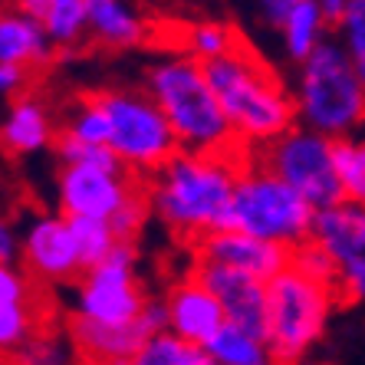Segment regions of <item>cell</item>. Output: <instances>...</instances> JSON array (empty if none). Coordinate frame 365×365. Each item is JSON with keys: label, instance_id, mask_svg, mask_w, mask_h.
Wrapping results in <instances>:
<instances>
[{"label": "cell", "instance_id": "cell-11", "mask_svg": "<svg viewBox=\"0 0 365 365\" xmlns=\"http://www.w3.org/2000/svg\"><path fill=\"white\" fill-rule=\"evenodd\" d=\"M168 329V313L165 299H152L138 319L122 326L86 323V319H69V339L76 346L83 365H128L138 356L145 342Z\"/></svg>", "mask_w": 365, "mask_h": 365}, {"label": "cell", "instance_id": "cell-32", "mask_svg": "<svg viewBox=\"0 0 365 365\" xmlns=\"http://www.w3.org/2000/svg\"><path fill=\"white\" fill-rule=\"evenodd\" d=\"M148 217H152V204H148V195H145V185H142L135 195L119 207V214L109 221V227L115 230V237H119L122 244H135V237L145 230Z\"/></svg>", "mask_w": 365, "mask_h": 365}, {"label": "cell", "instance_id": "cell-25", "mask_svg": "<svg viewBox=\"0 0 365 365\" xmlns=\"http://www.w3.org/2000/svg\"><path fill=\"white\" fill-rule=\"evenodd\" d=\"M63 132L86 145H109V115L102 109L99 93L93 96H79L66 112Z\"/></svg>", "mask_w": 365, "mask_h": 365}, {"label": "cell", "instance_id": "cell-37", "mask_svg": "<svg viewBox=\"0 0 365 365\" xmlns=\"http://www.w3.org/2000/svg\"><path fill=\"white\" fill-rule=\"evenodd\" d=\"M20 257V237L17 230H14V224L0 214V264H14Z\"/></svg>", "mask_w": 365, "mask_h": 365}, {"label": "cell", "instance_id": "cell-14", "mask_svg": "<svg viewBox=\"0 0 365 365\" xmlns=\"http://www.w3.org/2000/svg\"><path fill=\"white\" fill-rule=\"evenodd\" d=\"M191 277L201 280L217 297L227 323L267 339V283L264 280H254V277L221 264H207V260H195Z\"/></svg>", "mask_w": 365, "mask_h": 365}, {"label": "cell", "instance_id": "cell-19", "mask_svg": "<svg viewBox=\"0 0 365 365\" xmlns=\"http://www.w3.org/2000/svg\"><path fill=\"white\" fill-rule=\"evenodd\" d=\"M50 142H56L50 109L36 96H24L7 109L0 122V145L7 155H34L43 152Z\"/></svg>", "mask_w": 365, "mask_h": 365}, {"label": "cell", "instance_id": "cell-5", "mask_svg": "<svg viewBox=\"0 0 365 365\" xmlns=\"http://www.w3.org/2000/svg\"><path fill=\"white\" fill-rule=\"evenodd\" d=\"M339 297L289 264L267 283V346L277 362L299 365L326 336Z\"/></svg>", "mask_w": 365, "mask_h": 365}, {"label": "cell", "instance_id": "cell-22", "mask_svg": "<svg viewBox=\"0 0 365 365\" xmlns=\"http://www.w3.org/2000/svg\"><path fill=\"white\" fill-rule=\"evenodd\" d=\"M211 365H270V346L254 332L240 329L234 323H224V329L204 346Z\"/></svg>", "mask_w": 365, "mask_h": 365}, {"label": "cell", "instance_id": "cell-33", "mask_svg": "<svg viewBox=\"0 0 365 365\" xmlns=\"http://www.w3.org/2000/svg\"><path fill=\"white\" fill-rule=\"evenodd\" d=\"M289 264L297 267V270H303L306 277H313V280L326 283V287H332V283H336V267H332L329 254H326V250L316 244L313 237L293 250V260H289Z\"/></svg>", "mask_w": 365, "mask_h": 365}, {"label": "cell", "instance_id": "cell-12", "mask_svg": "<svg viewBox=\"0 0 365 365\" xmlns=\"http://www.w3.org/2000/svg\"><path fill=\"white\" fill-rule=\"evenodd\" d=\"M138 181L122 171H99V168H60L56 178V201L63 217H96L112 221L119 207L138 191Z\"/></svg>", "mask_w": 365, "mask_h": 365}, {"label": "cell", "instance_id": "cell-24", "mask_svg": "<svg viewBox=\"0 0 365 365\" xmlns=\"http://www.w3.org/2000/svg\"><path fill=\"white\" fill-rule=\"evenodd\" d=\"M128 365H211V359L201 346H191V342L178 339L175 332L165 329L145 342Z\"/></svg>", "mask_w": 365, "mask_h": 365}, {"label": "cell", "instance_id": "cell-4", "mask_svg": "<svg viewBox=\"0 0 365 365\" xmlns=\"http://www.w3.org/2000/svg\"><path fill=\"white\" fill-rule=\"evenodd\" d=\"M297 125L342 142L365 132V86L352 69L339 40H326L293 79Z\"/></svg>", "mask_w": 365, "mask_h": 365}, {"label": "cell", "instance_id": "cell-2", "mask_svg": "<svg viewBox=\"0 0 365 365\" xmlns=\"http://www.w3.org/2000/svg\"><path fill=\"white\" fill-rule=\"evenodd\" d=\"M204 73L237 142L267 148L289 128H297L293 93L247 43L224 60L204 66Z\"/></svg>", "mask_w": 365, "mask_h": 365}, {"label": "cell", "instance_id": "cell-20", "mask_svg": "<svg viewBox=\"0 0 365 365\" xmlns=\"http://www.w3.org/2000/svg\"><path fill=\"white\" fill-rule=\"evenodd\" d=\"M326 30H329V20H326L323 7H319L316 0H299L297 7L287 14V20L280 24L283 53L299 66V63H306L329 40Z\"/></svg>", "mask_w": 365, "mask_h": 365}, {"label": "cell", "instance_id": "cell-39", "mask_svg": "<svg viewBox=\"0 0 365 365\" xmlns=\"http://www.w3.org/2000/svg\"><path fill=\"white\" fill-rule=\"evenodd\" d=\"M270 365H287V362H277V359H273V362H270Z\"/></svg>", "mask_w": 365, "mask_h": 365}, {"label": "cell", "instance_id": "cell-15", "mask_svg": "<svg viewBox=\"0 0 365 365\" xmlns=\"http://www.w3.org/2000/svg\"><path fill=\"white\" fill-rule=\"evenodd\" d=\"M197 260H207V264H221L230 270H240L254 280L270 283L277 273H283L293 260V250L280 244H270V240L250 237V234H240V230H221V234H207L204 240L195 244Z\"/></svg>", "mask_w": 365, "mask_h": 365}, {"label": "cell", "instance_id": "cell-29", "mask_svg": "<svg viewBox=\"0 0 365 365\" xmlns=\"http://www.w3.org/2000/svg\"><path fill=\"white\" fill-rule=\"evenodd\" d=\"M36 332H40V316L30 309V303L0 306V356L14 359Z\"/></svg>", "mask_w": 365, "mask_h": 365}, {"label": "cell", "instance_id": "cell-26", "mask_svg": "<svg viewBox=\"0 0 365 365\" xmlns=\"http://www.w3.org/2000/svg\"><path fill=\"white\" fill-rule=\"evenodd\" d=\"M53 148H56V158H60L63 168H99V171H115V175L125 171V165L119 162V155L112 152L109 145H86L79 138L60 132Z\"/></svg>", "mask_w": 365, "mask_h": 365}, {"label": "cell", "instance_id": "cell-35", "mask_svg": "<svg viewBox=\"0 0 365 365\" xmlns=\"http://www.w3.org/2000/svg\"><path fill=\"white\" fill-rule=\"evenodd\" d=\"M26 79H30V69L0 63V96H17V93H24V89H26Z\"/></svg>", "mask_w": 365, "mask_h": 365}, {"label": "cell", "instance_id": "cell-3", "mask_svg": "<svg viewBox=\"0 0 365 365\" xmlns=\"http://www.w3.org/2000/svg\"><path fill=\"white\" fill-rule=\"evenodd\" d=\"M145 93L155 99L178 138L181 152L234 155L237 135L214 96L207 73L185 53H168L148 66Z\"/></svg>", "mask_w": 365, "mask_h": 365}, {"label": "cell", "instance_id": "cell-6", "mask_svg": "<svg viewBox=\"0 0 365 365\" xmlns=\"http://www.w3.org/2000/svg\"><path fill=\"white\" fill-rule=\"evenodd\" d=\"M313 207L260 162L240 168L227 211V230L297 250L313 234Z\"/></svg>", "mask_w": 365, "mask_h": 365}, {"label": "cell", "instance_id": "cell-21", "mask_svg": "<svg viewBox=\"0 0 365 365\" xmlns=\"http://www.w3.org/2000/svg\"><path fill=\"white\" fill-rule=\"evenodd\" d=\"M240 34L224 20H195L191 26H185L181 34V46H185V56H191L201 66H211V63L224 60L240 46Z\"/></svg>", "mask_w": 365, "mask_h": 365}, {"label": "cell", "instance_id": "cell-16", "mask_svg": "<svg viewBox=\"0 0 365 365\" xmlns=\"http://www.w3.org/2000/svg\"><path fill=\"white\" fill-rule=\"evenodd\" d=\"M165 313H168V332L201 349L227 323L217 297L195 277L171 283V289L165 293Z\"/></svg>", "mask_w": 365, "mask_h": 365}, {"label": "cell", "instance_id": "cell-31", "mask_svg": "<svg viewBox=\"0 0 365 365\" xmlns=\"http://www.w3.org/2000/svg\"><path fill=\"white\" fill-rule=\"evenodd\" d=\"M336 30H339L336 40L346 50L349 63H352V69L359 73V79L365 86V0H349V7L339 17Z\"/></svg>", "mask_w": 365, "mask_h": 365}, {"label": "cell", "instance_id": "cell-17", "mask_svg": "<svg viewBox=\"0 0 365 365\" xmlns=\"http://www.w3.org/2000/svg\"><path fill=\"white\" fill-rule=\"evenodd\" d=\"M86 34L106 50H135L148 40V20L135 0H86Z\"/></svg>", "mask_w": 365, "mask_h": 365}, {"label": "cell", "instance_id": "cell-34", "mask_svg": "<svg viewBox=\"0 0 365 365\" xmlns=\"http://www.w3.org/2000/svg\"><path fill=\"white\" fill-rule=\"evenodd\" d=\"M30 297H34L30 277L24 270H17L14 264H0V306L30 303Z\"/></svg>", "mask_w": 365, "mask_h": 365}, {"label": "cell", "instance_id": "cell-36", "mask_svg": "<svg viewBox=\"0 0 365 365\" xmlns=\"http://www.w3.org/2000/svg\"><path fill=\"white\" fill-rule=\"evenodd\" d=\"M299 0H257V10H260V17H264V24L277 26L280 30V24L287 20V14L293 7H297Z\"/></svg>", "mask_w": 365, "mask_h": 365}, {"label": "cell", "instance_id": "cell-28", "mask_svg": "<svg viewBox=\"0 0 365 365\" xmlns=\"http://www.w3.org/2000/svg\"><path fill=\"white\" fill-rule=\"evenodd\" d=\"M336 165H339V181L346 201L365 207V132L356 138L336 142Z\"/></svg>", "mask_w": 365, "mask_h": 365}, {"label": "cell", "instance_id": "cell-8", "mask_svg": "<svg viewBox=\"0 0 365 365\" xmlns=\"http://www.w3.org/2000/svg\"><path fill=\"white\" fill-rule=\"evenodd\" d=\"M260 165L287 181L313 211H329L346 201L336 165V142L297 125L260 152Z\"/></svg>", "mask_w": 365, "mask_h": 365}, {"label": "cell", "instance_id": "cell-38", "mask_svg": "<svg viewBox=\"0 0 365 365\" xmlns=\"http://www.w3.org/2000/svg\"><path fill=\"white\" fill-rule=\"evenodd\" d=\"M319 7H323V14H326V20H329L332 26L339 24V17L346 14V7H349V0H316Z\"/></svg>", "mask_w": 365, "mask_h": 365}, {"label": "cell", "instance_id": "cell-23", "mask_svg": "<svg viewBox=\"0 0 365 365\" xmlns=\"http://www.w3.org/2000/svg\"><path fill=\"white\" fill-rule=\"evenodd\" d=\"M69 230H73V240H76V254H79V264H83V273L106 264L112 257V250L122 244L115 237V230L109 227V221H96V217H69Z\"/></svg>", "mask_w": 365, "mask_h": 365}, {"label": "cell", "instance_id": "cell-27", "mask_svg": "<svg viewBox=\"0 0 365 365\" xmlns=\"http://www.w3.org/2000/svg\"><path fill=\"white\" fill-rule=\"evenodd\" d=\"M10 365H79V352L73 339L60 332H36L34 339L10 359Z\"/></svg>", "mask_w": 365, "mask_h": 365}, {"label": "cell", "instance_id": "cell-10", "mask_svg": "<svg viewBox=\"0 0 365 365\" xmlns=\"http://www.w3.org/2000/svg\"><path fill=\"white\" fill-rule=\"evenodd\" d=\"M309 237L329 254L336 267V297L342 303H365V207L342 201L329 211H316Z\"/></svg>", "mask_w": 365, "mask_h": 365}, {"label": "cell", "instance_id": "cell-13", "mask_svg": "<svg viewBox=\"0 0 365 365\" xmlns=\"http://www.w3.org/2000/svg\"><path fill=\"white\" fill-rule=\"evenodd\" d=\"M26 270L43 283H69L83 273L76 254V240L69 230V217L63 214H36L30 217L20 237Z\"/></svg>", "mask_w": 365, "mask_h": 365}, {"label": "cell", "instance_id": "cell-18", "mask_svg": "<svg viewBox=\"0 0 365 365\" xmlns=\"http://www.w3.org/2000/svg\"><path fill=\"white\" fill-rule=\"evenodd\" d=\"M53 53H56V46L46 36L40 20L17 10L14 4L0 10V63L36 69L53 63Z\"/></svg>", "mask_w": 365, "mask_h": 365}, {"label": "cell", "instance_id": "cell-9", "mask_svg": "<svg viewBox=\"0 0 365 365\" xmlns=\"http://www.w3.org/2000/svg\"><path fill=\"white\" fill-rule=\"evenodd\" d=\"M148 293L138 280V250L135 244H119L106 264L83 273V283L73 297V319L102 326L132 323L148 309Z\"/></svg>", "mask_w": 365, "mask_h": 365}, {"label": "cell", "instance_id": "cell-7", "mask_svg": "<svg viewBox=\"0 0 365 365\" xmlns=\"http://www.w3.org/2000/svg\"><path fill=\"white\" fill-rule=\"evenodd\" d=\"M99 102L109 115V148L132 175L152 178L181 152L168 119L145 89H102Z\"/></svg>", "mask_w": 365, "mask_h": 365}, {"label": "cell", "instance_id": "cell-1", "mask_svg": "<svg viewBox=\"0 0 365 365\" xmlns=\"http://www.w3.org/2000/svg\"><path fill=\"white\" fill-rule=\"evenodd\" d=\"M240 168L244 162L234 155L178 152L145 185L152 217L191 244L227 230V211Z\"/></svg>", "mask_w": 365, "mask_h": 365}, {"label": "cell", "instance_id": "cell-30", "mask_svg": "<svg viewBox=\"0 0 365 365\" xmlns=\"http://www.w3.org/2000/svg\"><path fill=\"white\" fill-rule=\"evenodd\" d=\"M43 30L53 46H76L86 36V0H60L43 17Z\"/></svg>", "mask_w": 365, "mask_h": 365}]
</instances>
